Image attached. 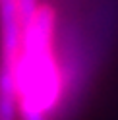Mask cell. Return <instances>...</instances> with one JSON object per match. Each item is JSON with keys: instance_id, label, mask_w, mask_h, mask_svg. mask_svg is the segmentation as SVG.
Wrapping results in <instances>:
<instances>
[]
</instances>
